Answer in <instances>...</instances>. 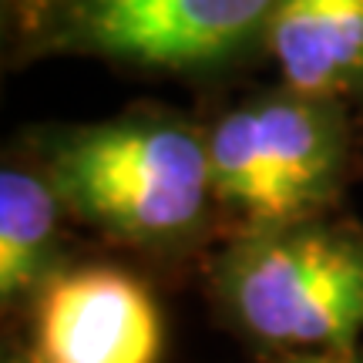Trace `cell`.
I'll list each match as a JSON object with an SVG mask.
<instances>
[{"mask_svg": "<svg viewBox=\"0 0 363 363\" xmlns=\"http://www.w3.org/2000/svg\"><path fill=\"white\" fill-rule=\"evenodd\" d=\"M38 165L71 216L152 256L195 249L219 208L208 135L169 108L44 131Z\"/></svg>", "mask_w": 363, "mask_h": 363, "instance_id": "obj_1", "label": "cell"}, {"mask_svg": "<svg viewBox=\"0 0 363 363\" xmlns=\"http://www.w3.org/2000/svg\"><path fill=\"white\" fill-rule=\"evenodd\" d=\"M225 323L279 353L357 350L363 337V229L330 216L239 229L208 269Z\"/></svg>", "mask_w": 363, "mask_h": 363, "instance_id": "obj_2", "label": "cell"}, {"mask_svg": "<svg viewBox=\"0 0 363 363\" xmlns=\"http://www.w3.org/2000/svg\"><path fill=\"white\" fill-rule=\"evenodd\" d=\"M206 135L216 206L239 229L330 216L350 175L347 104L286 84L229 108Z\"/></svg>", "mask_w": 363, "mask_h": 363, "instance_id": "obj_3", "label": "cell"}, {"mask_svg": "<svg viewBox=\"0 0 363 363\" xmlns=\"http://www.w3.org/2000/svg\"><path fill=\"white\" fill-rule=\"evenodd\" d=\"M279 0H57L38 21L48 51L169 74H208L266 48Z\"/></svg>", "mask_w": 363, "mask_h": 363, "instance_id": "obj_4", "label": "cell"}, {"mask_svg": "<svg viewBox=\"0 0 363 363\" xmlns=\"http://www.w3.org/2000/svg\"><path fill=\"white\" fill-rule=\"evenodd\" d=\"M30 363H162L165 313L142 276L115 262L54 272L27 303Z\"/></svg>", "mask_w": 363, "mask_h": 363, "instance_id": "obj_5", "label": "cell"}, {"mask_svg": "<svg viewBox=\"0 0 363 363\" xmlns=\"http://www.w3.org/2000/svg\"><path fill=\"white\" fill-rule=\"evenodd\" d=\"M266 51L286 88L363 101V0H279Z\"/></svg>", "mask_w": 363, "mask_h": 363, "instance_id": "obj_6", "label": "cell"}, {"mask_svg": "<svg viewBox=\"0 0 363 363\" xmlns=\"http://www.w3.org/2000/svg\"><path fill=\"white\" fill-rule=\"evenodd\" d=\"M61 195L38 162L0 169V303L27 310L40 286L67 266L61 256Z\"/></svg>", "mask_w": 363, "mask_h": 363, "instance_id": "obj_7", "label": "cell"}, {"mask_svg": "<svg viewBox=\"0 0 363 363\" xmlns=\"http://www.w3.org/2000/svg\"><path fill=\"white\" fill-rule=\"evenodd\" d=\"M272 363H363V350H303V353H279Z\"/></svg>", "mask_w": 363, "mask_h": 363, "instance_id": "obj_8", "label": "cell"}, {"mask_svg": "<svg viewBox=\"0 0 363 363\" xmlns=\"http://www.w3.org/2000/svg\"><path fill=\"white\" fill-rule=\"evenodd\" d=\"M11 4H17V7H21V11L27 13V17H34V21H40V17H44L48 11H51V7L57 4V0H11Z\"/></svg>", "mask_w": 363, "mask_h": 363, "instance_id": "obj_9", "label": "cell"}, {"mask_svg": "<svg viewBox=\"0 0 363 363\" xmlns=\"http://www.w3.org/2000/svg\"><path fill=\"white\" fill-rule=\"evenodd\" d=\"M4 363H30L27 353H13V357H4Z\"/></svg>", "mask_w": 363, "mask_h": 363, "instance_id": "obj_10", "label": "cell"}]
</instances>
